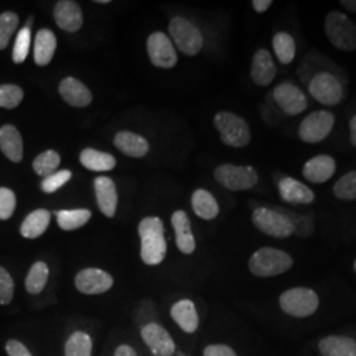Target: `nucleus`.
I'll return each mask as SVG.
<instances>
[{
  "label": "nucleus",
  "instance_id": "nucleus-1",
  "mask_svg": "<svg viewBox=\"0 0 356 356\" xmlns=\"http://www.w3.org/2000/svg\"><path fill=\"white\" fill-rule=\"evenodd\" d=\"M140 235L141 260L147 266L160 264L166 254V241L164 236V225L160 218H144L139 225Z\"/></svg>",
  "mask_w": 356,
  "mask_h": 356
},
{
  "label": "nucleus",
  "instance_id": "nucleus-2",
  "mask_svg": "<svg viewBox=\"0 0 356 356\" xmlns=\"http://www.w3.org/2000/svg\"><path fill=\"white\" fill-rule=\"evenodd\" d=\"M306 85L314 101L327 107H334L343 101L347 81L331 72H319L312 76Z\"/></svg>",
  "mask_w": 356,
  "mask_h": 356
},
{
  "label": "nucleus",
  "instance_id": "nucleus-3",
  "mask_svg": "<svg viewBox=\"0 0 356 356\" xmlns=\"http://www.w3.org/2000/svg\"><path fill=\"white\" fill-rule=\"evenodd\" d=\"M293 264L294 261L291 254L273 247H263L257 250L248 261L251 273L257 277L279 276L288 272Z\"/></svg>",
  "mask_w": 356,
  "mask_h": 356
},
{
  "label": "nucleus",
  "instance_id": "nucleus-4",
  "mask_svg": "<svg viewBox=\"0 0 356 356\" xmlns=\"http://www.w3.org/2000/svg\"><path fill=\"white\" fill-rule=\"evenodd\" d=\"M214 126L225 145L243 148L251 143L252 136L250 126L239 115L229 111H219L214 116Z\"/></svg>",
  "mask_w": 356,
  "mask_h": 356
},
{
  "label": "nucleus",
  "instance_id": "nucleus-5",
  "mask_svg": "<svg viewBox=\"0 0 356 356\" xmlns=\"http://www.w3.org/2000/svg\"><path fill=\"white\" fill-rule=\"evenodd\" d=\"M325 33L338 51H356V24L343 13L331 11L325 17Z\"/></svg>",
  "mask_w": 356,
  "mask_h": 356
},
{
  "label": "nucleus",
  "instance_id": "nucleus-6",
  "mask_svg": "<svg viewBox=\"0 0 356 356\" xmlns=\"http://www.w3.org/2000/svg\"><path fill=\"white\" fill-rule=\"evenodd\" d=\"M319 298L309 288H292L280 296V307L284 313L296 318H305L317 312Z\"/></svg>",
  "mask_w": 356,
  "mask_h": 356
},
{
  "label": "nucleus",
  "instance_id": "nucleus-7",
  "mask_svg": "<svg viewBox=\"0 0 356 356\" xmlns=\"http://www.w3.org/2000/svg\"><path fill=\"white\" fill-rule=\"evenodd\" d=\"M252 223L259 231L276 239H288L293 235L291 220L273 207H256L252 213Z\"/></svg>",
  "mask_w": 356,
  "mask_h": 356
},
{
  "label": "nucleus",
  "instance_id": "nucleus-8",
  "mask_svg": "<svg viewBox=\"0 0 356 356\" xmlns=\"http://www.w3.org/2000/svg\"><path fill=\"white\" fill-rule=\"evenodd\" d=\"M335 126V115L329 110H316L300 123L298 136L307 144H318L329 138Z\"/></svg>",
  "mask_w": 356,
  "mask_h": 356
},
{
  "label": "nucleus",
  "instance_id": "nucleus-9",
  "mask_svg": "<svg viewBox=\"0 0 356 356\" xmlns=\"http://www.w3.org/2000/svg\"><path fill=\"white\" fill-rule=\"evenodd\" d=\"M169 33L176 47L186 56H195L202 51L204 38L200 29L185 17L177 16L169 24Z\"/></svg>",
  "mask_w": 356,
  "mask_h": 356
},
{
  "label": "nucleus",
  "instance_id": "nucleus-10",
  "mask_svg": "<svg viewBox=\"0 0 356 356\" xmlns=\"http://www.w3.org/2000/svg\"><path fill=\"white\" fill-rule=\"evenodd\" d=\"M214 177L223 188L232 191H250L259 181V175L252 166L232 164L218 166Z\"/></svg>",
  "mask_w": 356,
  "mask_h": 356
},
{
  "label": "nucleus",
  "instance_id": "nucleus-11",
  "mask_svg": "<svg viewBox=\"0 0 356 356\" xmlns=\"http://www.w3.org/2000/svg\"><path fill=\"white\" fill-rule=\"evenodd\" d=\"M272 99L281 113L286 116L302 114L309 106L304 90L289 81L281 82L273 89Z\"/></svg>",
  "mask_w": 356,
  "mask_h": 356
},
{
  "label": "nucleus",
  "instance_id": "nucleus-12",
  "mask_svg": "<svg viewBox=\"0 0 356 356\" xmlns=\"http://www.w3.org/2000/svg\"><path fill=\"white\" fill-rule=\"evenodd\" d=\"M149 60L154 66L170 69L177 64L178 57L172 40L163 32H156L148 38L147 42Z\"/></svg>",
  "mask_w": 356,
  "mask_h": 356
},
{
  "label": "nucleus",
  "instance_id": "nucleus-13",
  "mask_svg": "<svg viewBox=\"0 0 356 356\" xmlns=\"http://www.w3.org/2000/svg\"><path fill=\"white\" fill-rule=\"evenodd\" d=\"M141 338L151 350L153 356L175 355L176 344L169 332L157 323H148L141 329Z\"/></svg>",
  "mask_w": 356,
  "mask_h": 356
},
{
  "label": "nucleus",
  "instance_id": "nucleus-14",
  "mask_svg": "<svg viewBox=\"0 0 356 356\" xmlns=\"http://www.w3.org/2000/svg\"><path fill=\"white\" fill-rule=\"evenodd\" d=\"M113 285L111 275L98 268H86L76 276V288L83 294H102Z\"/></svg>",
  "mask_w": 356,
  "mask_h": 356
},
{
  "label": "nucleus",
  "instance_id": "nucleus-15",
  "mask_svg": "<svg viewBox=\"0 0 356 356\" xmlns=\"http://www.w3.org/2000/svg\"><path fill=\"white\" fill-rule=\"evenodd\" d=\"M319 72H331L343 78L344 81H348L347 74L344 73L341 66L334 64L327 57L319 54L317 51H310L297 69V74L304 83H307L309 79Z\"/></svg>",
  "mask_w": 356,
  "mask_h": 356
},
{
  "label": "nucleus",
  "instance_id": "nucleus-16",
  "mask_svg": "<svg viewBox=\"0 0 356 356\" xmlns=\"http://www.w3.org/2000/svg\"><path fill=\"white\" fill-rule=\"evenodd\" d=\"M280 198L289 204H312L316 201V193L304 182L285 176L277 184Z\"/></svg>",
  "mask_w": 356,
  "mask_h": 356
},
{
  "label": "nucleus",
  "instance_id": "nucleus-17",
  "mask_svg": "<svg viewBox=\"0 0 356 356\" xmlns=\"http://www.w3.org/2000/svg\"><path fill=\"white\" fill-rule=\"evenodd\" d=\"M337 161L330 154H318L307 160L302 168V176L312 184H325L334 177Z\"/></svg>",
  "mask_w": 356,
  "mask_h": 356
},
{
  "label": "nucleus",
  "instance_id": "nucleus-18",
  "mask_svg": "<svg viewBox=\"0 0 356 356\" xmlns=\"http://www.w3.org/2000/svg\"><path fill=\"white\" fill-rule=\"evenodd\" d=\"M277 74V67L270 51L261 48L254 53L251 64V79L260 88H268Z\"/></svg>",
  "mask_w": 356,
  "mask_h": 356
},
{
  "label": "nucleus",
  "instance_id": "nucleus-19",
  "mask_svg": "<svg viewBox=\"0 0 356 356\" xmlns=\"http://www.w3.org/2000/svg\"><path fill=\"white\" fill-rule=\"evenodd\" d=\"M54 20L66 32H76L83 23L82 10L76 1L61 0L56 4Z\"/></svg>",
  "mask_w": 356,
  "mask_h": 356
},
{
  "label": "nucleus",
  "instance_id": "nucleus-20",
  "mask_svg": "<svg viewBox=\"0 0 356 356\" xmlns=\"http://www.w3.org/2000/svg\"><path fill=\"white\" fill-rule=\"evenodd\" d=\"M172 226L176 232L178 250L185 254H191L195 250V239L191 232V219L182 210H178L172 216Z\"/></svg>",
  "mask_w": 356,
  "mask_h": 356
},
{
  "label": "nucleus",
  "instance_id": "nucleus-21",
  "mask_svg": "<svg viewBox=\"0 0 356 356\" xmlns=\"http://www.w3.org/2000/svg\"><path fill=\"white\" fill-rule=\"evenodd\" d=\"M97 202L103 214L113 218L118 206V191L114 181L108 177H97L94 181Z\"/></svg>",
  "mask_w": 356,
  "mask_h": 356
},
{
  "label": "nucleus",
  "instance_id": "nucleus-22",
  "mask_svg": "<svg viewBox=\"0 0 356 356\" xmlns=\"http://www.w3.org/2000/svg\"><path fill=\"white\" fill-rule=\"evenodd\" d=\"M60 94L66 103L74 107H86L92 101L90 90L76 78L67 76L60 85Z\"/></svg>",
  "mask_w": 356,
  "mask_h": 356
},
{
  "label": "nucleus",
  "instance_id": "nucleus-23",
  "mask_svg": "<svg viewBox=\"0 0 356 356\" xmlns=\"http://www.w3.org/2000/svg\"><path fill=\"white\" fill-rule=\"evenodd\" d=\"M170 316L181 327V330L191 334L198 329L200 317L194 302L191 300H181L172 306Z\"/></svg>",
  "mask_w": 356,
  "mask_h": 356
},
{
  "label": "nucleus",
  "instance_id": "nucleus-24",
  "mask_svg": "<svg viewBox=\"0 0 356 356\" xmlns=\"http://www.w3.org/2000/svg\"><path fill=\"white\" fill-rule=\"evenodd\" d=\"M0 149L13 163L23 160V139L11 124L0 128Z\"/></svg>",
  "mask_w": 356,
  "mask_h": 356
},
{
  "label": "nucleus",
  "instance_id": "nucleus-25",
  "mask_svg": "<svg viewBox=\"0 0 356 356\" xmlns=\"http://www.w3.org/2000/svg\"><path fill=\"white\" fill-rule=\"evenodd\" d=\"M114 144L120 152L131 157H143L149 151L148 141L140 135L128 131L119 132L115 136Z\"/></svg>",
  "mask_w": 356,
  "mask_h": 356
},
{
  "label": "nucleus",
  "instance_id": "nucleus-26",
  "mask_svg": "<svg viewBox=\"0 0 356 356\" xmlns=\"http://www.w3.org/2000/svg\"><path fill=\"white\" fill-rule=\"evenodd\" d=\"M191 207L195 216L204 220H211L219 214V204L210 191L198 189L193 193Z\"/></svg>",
  "mask_w": 356,
  "mask_h": 356
},
{
  "label": "nucleus",
  "instance_id": "nucleus-27",
  "mask_svg": "<svg viewBox=\"0 0 356 356\" xmlns=\"http://www.w3.org/2000/svg\"><path fill=\"white\" fill-rule=\"evenodd\" d=\"M322 356H356V342L348 337H327L319 342Z\"/></svg>",
  "mask_w": 356,
  "mask_h": 356
},
{
  "label": "nucleus",
  "instance_id": "nucleus-28",
  "mask_svg": "<svg viewBox=\"0 0 356 356\" xmlns=\"http://www.w3.org/2000/svg\"><path fill=\"white\" fill-rule=\"evenodd\" d=\"M49 223L51 213L45 209H38L26 216L20 227V232L26 239H36L47 231Z\"/></svg>",
  "mask_w": 356,
  "mask_h": 356
},
{
  "label": "nucleus",
  "instance_id": "nucleus-29",
  "mask_svg": "<svg viewBox=\"0 0 356 356\" xmlns=\"http://www.w3.org/2000/svg\"><path fill=\"white\" fill-rule=\"evenodd\" d=\"M57 40L49 29L38 31L35 40V63L40 66L49 64L54 56Z\"/></svg>",
  "mask_w": 356,
  "mask_h": 356
},
{
  "label": "nucleus",
  "instance_id": "nucleus-30",
  "mask_svg": "<svg viewBox=\"0 0 356 356\" xmlns=\"http://www.w3.org/2000/svg\"><path fill=\"white\" fill-rule=\"evenodd\" d=\"M81 164L86 169L94 170V172H108L114 169L116 165V160L114 156L110 153L99 152L95 149H83L79 156Z\"/></svg>",
  "mask_w": 356,
  "mask_h": 356
},
{
  "label": "nucleus",
  "instance_id": "nucleus-31",
  "mask_svg": "<svg viewBox=\"0 0 356 356\" xmlns=\"http://www.w3.org/2000/svg\"><path fill=\"white\" fill-rule=\"evenodd\" d=\"M273 51L276 57L279 58L282 65L292 64L293 60L296 58V51H297V45L291 33L288 32H277L273 40H272Z\"/></svg>",
  "mask_w": 356,
  "mask_h": 356
},
{
  "label": "nucleus",
  "instance_id": "nucleus-32",
  "mask_svg": "<svg viewBox=\"0 0 356 356\" xmlns=\"http://www.w3.org/2000/svg\"><path fill=\"white\" fill-rule=\"evenodd\" d=\"M277 211L282 213L286 216L293 226V235L298 238H309L314 234V219L313 216H305V214H298L294 213L289 209H285L282 206H273Z\"/></svg>",
  "mask_w": 356,
  "mask_h": 356
},
{
  "label": "nucleus",
  "instance_id": "nucleus-33",
  "mask_svg": "<svg viewBox=\"0 0 356 356\" xmlns=\"http://www.w3.org/2000/svg\"><path fill=\"white\" fill-rule=\"evenodd\" d=\"M57 216V223L65 231H73L85 226L91 218V211L86 209H76V210H61L54 211Z\"/></svg>",
  "mask_w": 356,
  "mask_h": 356
},
{
  "label": "nucleus",
  "instance_id": "nucleus-34",
  "mask_svg": "<svg viewBox=\"0 0 356 356\" xmlns=\"http://www.w3.org/2000/svg\"><path fill=\"white\" fill-rule=\"evenodd\" d=\"M49 277V268L44 261L35 263L26 279V288L31 294H38L45 288Z\"/></svg>",
  "mask_w": 356,
  "mask_h": 356
},
{
  "label": "nucleus",
  "instance_id": "nucleus-35",
  "mask_svg": "<svg viewBox=\"0 0 356 356\" xmlns=\"http://www.w3.org/2000/svg\"><path fill=\"white\" fill-rule=\"evenodd\" d=\"M92 341L83 331L74 332L65 344V356H91Z\"/></svg>",
  "mask_w": 356,
  "mask_h": 356
},
{
  "label": "nucleus",
  "instance_id": "nucleus-36",
  "mask_svg": "<svg viewBox=\"0 0 356 356\" xmlns=\"http://www.w3.org/2000/svg\"><path fill=\"white\" fill-rule=\"evenodd\" d=\"M332 193L341 201H356V170L339 178L332 186Z\"/></svg>",
  "mask_w": 356,
  "mask_h": 356
},
{
  "label": "nucleus",
  "instance_id": "nucleus-37",
  "mask_svg": "<svg viewBox=\"0 0 356 356\" xmlns=\"http://www.w3.org/2000/svg\"><path fill=\"white\" fill-rule=\"evenodd\" d=\"M61 164V157L60 154L54 151H47V152L38 154V157L33 161V169L41 177H48L56 170Z\"/></svg>",
  "mask_w": 356,
  "mask_h": 356
},
{
  "label": "nucleus",
  "instance_id": "nucleus-38",
  "mask_svg": "<svg viewBox=\"0 0 356 356\" xmlns=\"http://www.w3.org/2000/svg\"><path fill=\"white\" fill-rule=\"evenodd\" d=\"M19 26V17L13 13L0 15V49L7 48L16 28Z\"/></svg>",
  "mask_w": 356,
  "mask_h": 356
},
{
  "label": "nucleus",
  "instance_id": "nucleus-39",
  "mask_svg": "<svg viewBox=\"0 0 356 356\" xmlns=\"http://www.w3.org/2000/svg\"><path fill=\"white\" fill-rule=\"evenodd\" d=\"M24 92L16 85H1L0 86V107L13 110L23 101Z\"/></svg>",
  "mask_w": 356,
  "mask_h": 356
},
{
  "label": "nucleus",
  "instance_id": "nucleus-40",
  "mask_svg": "<svg viewBox=\"0 0 356 356\" xmlns=\"http://www.w3.org/2000/svg\"><path fill=\"white\" fill-rule=\"evenodd\" d=\"M31 47V28H23L15 41L13 47V60L15 64H22L26 61Z\"/></svg>",
  "mask_w": 356,
  "mask_h": 356
},
{
  "label": "nucleus",
  "instance_id": "nucleus-41",
  "mask_svg": "<svg viewBox=\"0 0 356 356\" xmlns=\"http://www.w3.org/2000/svg\"><path fill=\"white\" fill-rule=\"evenodd\" d=\"M70 178H72L70 170L56 172L51 176L44 178V181L41 182V189L48 194H51V193L58 191L60 188H63L66 182H69Z\"/></svg>",
  "mask_w": 356,
  "mask_h": 356
},
{
  "label": "nucleus",
  "instance_id": "nucleus-42",
  "mask_svg": "<svg viewBox=\"0 0 356 356\" xmlns=\"http://www.w3.org/2000/svg\"><path fill=\"white\" fill-rule=\"evenodd\" d=\"M16 209V195L7 188H0V219L7 220Z\"/></svg>",
  "mask_w": 356,
  "mask_h": 356
},
{
  "label": "nucleus",
  "instance_id": "nucleus-43",
  "mask_svg": "<svg viewBox=\"0 0 356 356\" xmlns=\"http://www.w3.org/2000/svg\"><path fill=\"white\" fill-rule=\"evenodd\" d=\"M13 285L11 275L0 267V305H8L13 298Z\"/></svg>",
  "mask_w": 356,
  "mask_h": 356
},
{
  "label": "nucleus",
  "instance_id": "nucleus-44",
  "mask_svg": "<svg viewBox=\"0 0 356 356\" xmlns=\"http://www.w3.org/2000/svg\"><path fill=\"white\" fill-rule=\"evenodd\" d=\"M261 113L263 114H267L268 113V115L263 116V118L270 126L279 124L281 119H282V116H284V114L280 111V108L276 106V103L273 102V99H272V102H267L263 106V111Z\"/></svg>",
  "mask_w": 356,
  "mask_h": 356
},
{
  "label": "nucleus",
  "instance_id": "nucleus-45",
  "mask_svg": "<svg viewBox=\"0 0 356 356\" xmlns=\"http://www.w3.org/2000/svg\"><path fill=\"white\" fill-rule=\"evenodd\" d=\"M204 356H238L235 351L226 344H210L204 348Z\"/></svg>",
  "mask_w": 356,
  "mask_h": 356
},
{
  "label": "nucleus",
  "instance_id": "nucleus-46",
  "mask_svg": "<svg viewBox=\"0 0 356 356\" xmlns=\"http://www.w3.org/2000/svg\"><path fill=\"white\" fill-rule=\"evenodd\" d=\"M6 350L10 356H32L26 346L19 341H8Z\"/></svg>",
  "mask_w": 356,
  "mask_h": 356
},
{
  "label": "nucleus",
  "instance_id": "nucleus-47",
  "mask_svg": "<svg viewBox=\"0 0 356 356\" xmlns=\"http://www.w3.org/2000/svg\"><path fill=\"white\" fill-rule=\"evenodd\" d=\"M272 4H273L272 0H254L252 1V7L257 13H266Z\"/></svg>",
  "mask_w": 356,
  "mask_h": 356
},
{
  "label": "nucleus",
  "instance_id": "nucleus-48",
  "mask_svg": "<svg viewBox=\"0 0 356 356\" xmlns=\"http://www.w3.org/2000/svg\"><path fill=\"white\" fill-rule=\"evenodd\" d=\"M114 356H138L136 355V351L127 344H122L119 346L116 350H115Z\"/></svg>",
  "mask_w": 356,
  "mask_h": 356
},
{
  "label": "nucleus",
  "instance_id": "nucleus-49",
  "mask_svg": "<svg viewBox=\"0 0 356 356\" xmlns=\"http://www.w3.org/2000/svg\"><path fill=\"white\" fill-rule=\"evenodd\" d=\"M348 128H350V141L356 148V114L350 119Z\"/></svg>",
  "mask_w": 356,
  "mask_h": 356
},
{
  "label": "nucleus",
  "instance_id": "nucleus-50",
  "mask_svg": "<svg viewBox=\"0 0 356 356\" xmlns=\"http://www.w3.org/2000/svg\"><path fill=\"white\" fill-rule=\"evenodd\" d=\"M341 6L344 10L356 13V0H341Z\"/></svg>",
  "mask_w": 356,
  "mask_h": 356
},
{
  "label": "nucleus",
  "instance_id": "nucleus-51",
  "mask_svg": "<svg viewBox=\"0 0 356 356\" xmlns=\"http://www.w3.org/2000/svg\"><path fill=\"white\" fill-rule=\"evenodd\" d=\"M97 3H99V4H108L110 1L108 0H97Z\"/></svg>",
  "mask_w": 356,
  "mask_h": 356
},
{
  "label": "nucleus",
  "instance_id": "nucleus-52",
  "mask_svg": "<svg viewBox=\"0 0 356 356\" xmlns=\"http://www.w3.org/2000/svg\"><path fill=\"white\" fill-rule=\"evenodd\" d=\"M354 269H355V272H356V260H355V263H354Z\"/></svg>",
  "mask_w": 356,
  "mask_h": 356
}]
</instances>
